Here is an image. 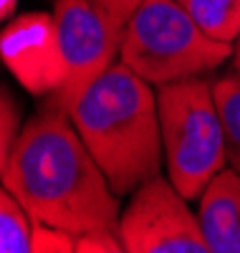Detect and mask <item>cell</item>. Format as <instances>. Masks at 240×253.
<instances>
[{"mask_svg":"<svg viewBox=\"0 0 240 253\" xmlns=\"http://www.w3.org/2000/svg\"><path fill=\"white\" fill-rule=\"evenodd\" d=\"M215 101L220 109L225 147H228V165L240 175V74H230L212 81Z\"/></svg>","mask_w":240,"mask_h":253,"instance_id":"obj_10","label":"cell"},{"mask_svg":"<svg viewBox=\"0 0 240 253\" xmlns=\"http://www.w3.org/2000/svg\"><path fill=\"white\" fill-rule=\"evenodd\" d=\"M3 129H0V162H3L10 150H13V144L20 134L18 129V124H20V117H18V104L13 101V96L8 91H3Z\"/></svg>","mask_w":240,"mask_h":253,"instance_id":"obj_14","label":"cell"},{"mask_svg":"<svg viewBox=\"0 0 240 253\" xmlns=\"http://www.w3.org/2000/svg\"><path fill=\"white\" fill-rule=\"evenodd\" d=\"M15 3H18V0H3V15H5V18H8V15H13Z\"/></svg>","mask_w":240,"mask_h":253,"instance_id":"obj_17","label":"cell"},{"mask_svg":"<svg viewBox=\"0 0 240 253\" xmlns=\"http://www.w3.org/2000/svg\"><path fill=\"white\" fill-rule=\"evenodd\" d=\"M66 112L119 198L160 175L164 147L157 91L126 63H112Z\"/></svg>","mask_w":240,"mask_h":253,"instance_id":"obj_2","label":"cell"},{"mask_svg":"<svg viewBox=\"0 0 240 253\" xmlns=\"http://www.w3.org/2000/svg\"><path fill=\"white\" fill-rule=\"evenodd\" d=\"M180 3H182V0H180Z\"/></svg>","mask_w":240,"mask_h":253,"instance_id":"obj_18","label":"cell"},{"mask_svg":"<svg viewBox=\"0 0 240 253\" xmlns=\"http://www.w3.org/2000/svg\"><path fill=\"white\" fill-rule=\"evenodd\" d=\"M96 3L112 15L119 26H124L126 28V23H129V18H132L134 13H137V8L144 3V0H96Z\"/></svg>","mask_w":240,"mask_h":253,"instance_id":"obj_15","label":"cell"},{"mask_svg":"<svg viewBox=\"0 0 240 253\" xmlns=\"http://www.w3.org/2000/svg\"><path fill=\"white\" fill-rule=\"evenodd\" d=\"M182 5L210 38L235 46L240 38V0H182Z\"/></svg>","mask_w":240,"mask_h":253,"instance_id":"obj_9","label":"cell"},{"mask_svg":"<svg viewBox=\"0 0 240 253\" xmlns=\"http://www.w3.org/2000/svg\"><path fill=\"white\" fill-rule=\"evenodd\" d=\"M36 26L38 18H26L5 31V61L28 89L56 94L63 84V63L58 53L53 18L43 20L40 31H36Z\"/></svg>","mask_w":240,"mask_h":253,"instance_id":"obj_7","label":"cell"},{"mask_svg":"<svg viewBox=\"0 0 240 253\" xmlns=\"http://www.w3.org/2000/svg\"><path fill=\"white\" fill-rule=\"evenodd\" d=\"M53 28L63 63V84L51 101L69 109L112 63H117L124 26L96 0H56Z\"/></svg>","mask_w":240,"mask_h":253,"instance_id":"obj_5","label":"cell"},{"mask_svg":"<svg viewBox=\"0 0 240 253\" xmlns=\"http://www.w3.org/2000/svg\"><path fill=\"white\" fill-rule=\"evenodd\" d=\"M76 253H129L117 230H96L76 238Z\"/></svg>","mask_w":240,"mask_h":253,"instance_id":"obj_13","label":"cell"},{"mask_svg":"<svg viewBox=\"0 0 240 253\" xmlns=\"http://www.w3.org/2000/svg\"><path fill=\"white\" fill-rule=\"evenodd\" d=\"M157 107L167 177L185 200H195L228 165L212 81L200 76L157 86Z\"/></svg>","mask_w":240,"mask_h":253,"instance_id":"obj_4","label":"cell"},{"mask_svg":"<svg viewBox=\"0 0 240 253\" xmlns=\"http://www.w3.org/2000/svg\"><path fill=\"white\" fill-rule=\"evenodd\" d=\"M233 61H235V71L240 74V38L235 41V51H233Z\"/></svg>","mask_w":240,"mask_h":253,"instance_id":"obj_16","label":"cell"},{"mask_svg":"<svg viewBox=\"0 0 240 253\" xmlns=\"http://www.w3.org/2000/svg\"><path fill=\"white\" fill-rule=\"evenodd\" d=\"M0 253H33V220L8 190L0 195Z\"/></svg>","mask_w":240,"mask_h":253,"instance_id":"obj_11","label":"cell"},{"mask_svg":"<svg viewBox=\"0 0 240 253\" xmlns=\"http://www.w3.org/2000/svg\"><path fill=\"white\" fill-rule=\"evenodd\" d=\"M198 218L210 253H240V175L233 167L217 172L205 187Z\"/></svg>","mask_w":240,"mask_h":253,"instance_id":"obj_8","label":"cell"},{"mask_svg":"<svg viewBox=\"0 0 240 253\" xmlns=\"http://www.w3.org/2000/svg\"><path fill=\"white\" fill-rule=\"evenodd\" d=\"M33 253H76V238L63 230L33 223Z\"/></svg>","mask_w":240,"mask_h":253,"instance_id":"obj_12","label":"cell"},{"mask_svg":"<svg viewBox=\"0 0 240 253\" xmlns=\"http://www.w3.org/2000/svg\"><path fill=\"white\" fill-rule=\"evenodd\" d=\"M3 190L36 225L74 238L119 228V195L81 139L66 109L48 101L20 129L0 162Z\"/></svg>","mask_w":240,"mask_h":253,"instance_id":"obj_1","label":"cell"},{"mask_svg":"<svg viewBox=\"0 0 240 253\" xmlns=\"http://www.w3.org/2000/svg\"><path fill=\"white\" fill-rule=\"evenodd\" d=\"M233 51V43L210 38L180 0H144L124 28L119 61L152 86H164L215 71Z\"/></svg>","mask_w":240,"mask_h":253,"instance_id":"obj_3","label":"cell"},{"mask_svg":"<svg viewBox=\"0 0 240 253\" xmlns=\"http://www.w3.org/2000/svg\"><path fill=\"white\" fill-rule=\"evenodd\" d=\"M117 233L129 253H210L200 218L162 175L132 193Z\"/></svg>","mask_w":240,"mask_h":253,"instance_id":"obj_6","label":"cell"}]
</instances>
